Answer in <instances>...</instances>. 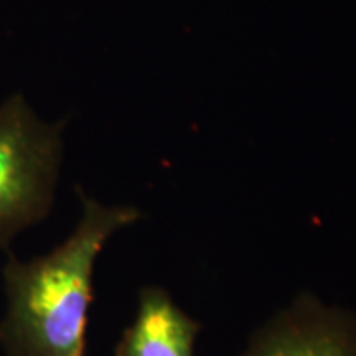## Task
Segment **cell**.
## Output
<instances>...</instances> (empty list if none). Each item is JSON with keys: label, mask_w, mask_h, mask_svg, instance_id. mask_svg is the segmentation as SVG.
<instances>
[{"label": "cell", "mask_w": 356, "mask_h": 356, "mask_svg": "<svg viewBox=\"0 0 356 356\" xmlns=\"http://www.w3.org/2000/svg\"><path fill=\"white\" fill-rule=\"evenodd\" d=\"M79 195L83 215L60 246L32 261L7 252L2 270L7 312L0 320V348L7 356H86L97 256L142 215L136 207H106Z\"/></svg>", "instance_id": "6da1fadb"}, {"label": "cell", "mask_w": 356, "mask_h": 356, "mask_svg": "<svg viewBox=\"0 0 356 356\" xmlns=\"http://www.w3.org/2000/svg\"><path fill=\"white\" fill-rule=\"evenodd\" d=\"M63 122L40 121L20 95L0 106V251L43 221L55 202Z\"/></svg>", "instance_id": "7a4b0ae2"}, {"label": "cell", "mask_w": 356, "mask_h": 356, "mask_svg": "<svg viewBox=\"0 0 356 356\" xmlns=\"http://www.w3.org/2000/svg\"><path fill=\"white\" fill-rule=\"evenodd\" d=\"M241 356H356V312L302 292L257 328Z\"/></svg>", "instance_id": "3957f363"}, {"label": "cell", "mask_w": 356, "mask_h": 356, "mask_svg": "<svg viewBox=\"0 0 356 356\" xmlns=\"http://www.w3.org/2000/svg\"><path fill=\"white\" fill-rule=\"evenodd\" d=\"M200 332L202 323L185 314L165 289L149 286L139 292L136 318L114 356H193Z\"/></svg>", "instance_id": "277c9868"}]
</instances>
